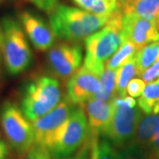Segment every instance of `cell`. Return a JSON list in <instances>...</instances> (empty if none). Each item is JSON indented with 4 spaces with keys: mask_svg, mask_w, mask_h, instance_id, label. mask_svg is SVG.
<instances>
[{
    "mask_svg": "<svg viewBox=\"0 0 159 159\" xmlns=\"http://www.w3.org/2000/svg\"><path fill=\"white\" fill-rule=\"evenodd\" d=\"M123 39L132 43L137 51L154 42L159 41V30L156 20L134 15H123L121 22Z\"/></svg>",
    "mask_w": 159,
    "mask_h": 159,
    "instance_id": "30bf717a",
    "label": "cell"
},
{
    "mask_svg": "<svg viewBox=\"0 0 159 159\" xmlns=\"http://www.w3.org/2000/svg\"><path fill=\"white\" fill-rule=\"evenodd\" d=\"M82 59V49L76 43H58L51 48L48 53V63L51 72L61 80L71 77L80 67Z\"/></svg>",
    "mask_w": 159,
    "mask_h": 159,
    "instance_id": "9c48e42d",
    "label": "cell"
},
{
    "mask_svg": "<svg viewBox=\"0 0 159 159\" xmlns=\"http://www.w3.org/2000/svg\"><path fill=\"white\" fill-rule=\"evenodd\" d=\"M0 124L9 144L18 154L24 156L34 144L32 122L15 103L4 102L0 110Z\"/></svg>",
    "mask_w": 159,
    "mask_h": 159,
    "instance_id": "8992f818",
    "label": "cell"
},
{
    "mask_svg": "<svg viewBox=\"0 0 159 159\" xmlns=\"http://www.w3.org/2000/svg\"><path fill=\"white\" fill-rule=\"evenodd\" d=\"M147 159H159V134L146 152Z\"/></svg>",
    "mask_w": 159,
    "mask_h": 159,
    "instance_id": "f1b7e54d",
    "label": "cell"
},
{
    "mask_svg": "<svg viewBox=\"0 0 159 159\" xmlns=\"http://www.w3.org/2000/svg\"><path fill=\"white\" fill-rule=\"evenodd\" d=\"M91 142L90 159H119L120 152L107 139L89 138Z\"/></svg>",
    "mask_w": 159,
    "mask_h": 159,
    "instance_id": "ffe728a7",
    "label": "cell"
},
{
    "mask_svg": "<svg viewBox=\"0 0 159 159\" xmlns=\"http://www.w3.org/2000/svg\"><path fill=\"white\" fill-rule=\"evenodd\" d=\"M34 6L42 11L51 14L58 6L59 0H30Z\"/></svg>",
    "mask_w": 159,
    "mask_h": 159,
    "instance_id": "d4e9b609",
    "label": "cell"
},
{
    "mask_svg": "<svg viewBox=\"0 0 159 159\" xmlns=\"http://www.w3.org/2000/svg\"><path fill=\"white\" fill-rule=\"evenodd\" d=\"M123 15H134L156 20L159 14V0H125L120 3Z\"/></svg>",
    "mask_w": 159,
    "mask_h": 159,
    "instance_id": "9a60e30c",
    "label": "cell"
},
{
    "mask_svg": "<svg viewBox=\"0 0 159 159\" xmlns=\"http://www.w3.org/2000/svg\"><path fill=\"white\" fill-rule=\"evenodd\" d=\"M158 134L159 114H144L138 125L134 137L128 146L146 154Z\"/></svg>",
    "mask_w": 159,
    "mask_h": 159,
    "instance_id": "5bb4252c",
    "label": "cell"
},
{
    "mask_svg": "<svg viewBox=\"0 0 159 159\" xmlns=\"http://www.w3.org/2000/svg\"><path fill=\"white\" fill-rule=\"evenodd\" d=\"M8 146L6 142L0 140V159H5L8 155Z\"/></svg>",
    "mask_w": 159,
    "mask_h": 159,
    "instance_id": "f546056e",
    "label": "cell"
},
{
    "mask_svg": "<svg viewBox=\"0 0 159 159\" xmlns=\"http://www.w3.org/2000/svg\"><path fill=\"white\" fill-rule=\"evenodd\" d=\"M86 113L89 129V138H98L107 128L111 113L112 101L91 99L86 103Z\"/></svg>",
    "mask_w": 159,
    "mask_h": 159,
    "instance_id": "4fadbf2b",
    "label": "cell"
},
{
    "mask_svg": "<svg viewBox=\"0 0 159 159\" xmlns=\"http://www.w3.org/2000/svg\"><path fill=\"white\" fill-rule=\"evenodd\" d=\"M145 87L146 85L143 80L134 78L129 81L128 85L126 87V93L133 98L139 97L142 94Z\"/></svg>",
    "mask_w": 159,
    "mask_h": 159,
    "instance_id": "cb8c5ba5",
    "label": "cell"
},
{
    "mask_svg": "<svg viewBox=\"0 0 159 159\" xmlns=\"http://www.w3.org/2000/svg\"><path fill=\"white\" fill-rule=\"evenodd\" d=\"M143 115L134 98L127 96L115 97L111 120L102 135L116 148H125L133 141Z\"/></svg>",
    "mask_w": 159,
    "mask_h": 159,
    "instance_id": "277c9868",
    "label": "cell"
},
{
    "mask_svg": "<svg viewBox=\"0 0 159 159\" xmlns=\"http://www.w3.org/2000/svg\"><path fill=\"white\" fill-rule=\"evenodd\" d=\"M123 1H125V0H119V2H120V3H122Z\"/></svg>",
    "mask_w": 159,
    "mask_h": 159,
    "instance_id": "836d02e7",
    "label": "cell"
},
{
    "mask_svg": "<svg viewBox=\"0 0 159 159\" xmlns=\"http://www.w3.org/2000/svg\"><path fill=\"white\" fill-rule=\"evenodd\" d=\"M159 102V78L149 82L145 87L138 99V106L144 114L153 112L155 106Z\"/></svg>",
    "mask_w": 159,
    "mask_h": 159,
    "instance_id": "d6986e66",
    "label": "cell"
},
{
    "mask_svg": "<svg viewBox=\"0 0 159 159\" xmlns=\"http://www.w3.org/2000/svg\"><path fill=\"white\" fill-rule=\"evenodd\" d=\"M99 89V76L83 66L68 80L66 99L73 105H82L95 97Z\"/></svg>",
    "mask_w": 159,
    "mask_h": 159,
    "instance_id": "8fae6325",
    "label": "cell"
},
{
    "mask_svg": "<svg viewBox=\"0 0 159 159\" xmlns=\"http://www.w3.org/2000/svg\"><path fill=\"white\" fill-rule=\"evenodd\" d=\"M121 10L110 18L106 25L85 39L84 66L101 76L105 64L122 45L124 39L121 34Z\"/></svg>",
    "mask_w": 159,
    "mask_h": 159,
    "instance_id": "7a4b0ae2",
    "label": "cell"
},
{
    "mask_svg": "<svg viewBox=\"0 0 159 159\" xmlns=\"http://www.w3.org/2000/svg\"><path fill=\"white\" fill-rule=\"evenodd\" d=\"M80 9L92 14L111 18L120 10L119 0H73Z\"/></svg>",
    "mask_w": 159,
    "mask_h": 159,
    "instance_id": "2e32d148",
    "label": "cell"
},
{
    "mask_svg": "<svg viewBox=\"0 0 159 159\" xmlns=\"http://www.w3.org/2000/svg\"><path fill=\"white\" fill-rule=\"evenodd\" d=\"M135 75H138V72L134 56L118 70L116 85V92L118 97H124L126 96V87Z\"/></svg>",
    "mask_w": 159,
    "mask_h": 159,
    "instance_id": "44dd1931",
    "label": "cell"
},
{
    "mask_svg": "<svg viewBox=\"0 0 159 159\" xmlns=\"http://www.w3.org/2000/svg\"><path fill=\"white\" fill-rule=\"evenodd\" d=\"M159 58V41L151 43L136 51L134 55L138 75H142Z\"/></svg>",
    "mask_w": 159,
    "mask_h": 159,
    "instance_id": "ac0fdd59",
    "label": "cell"
},
{
    "mask_svg": "<svg viewBox=\"0 0 159 159\" xmlns=\"http://www.w3.org/2000/svg\"><path fill=\"white\" fill-rule=\"evenodd\" d=\"M61 101V89L57 79L42 75L26 86L21 111L33 122L51 111Z\"/></svg>",
    "mask_w": 159,
    "mask_h": 159,
    "instance_id": "5b68a950",
    "label": "cell"
},
{
    "mask_svg": "<svg viewBox=\"0 0 159 159\" xmlns=\"http://www.w3.org/2000/svg\"><path fill=\"white\" fill-rule=\"evenodd\" d=\"M152 113H155V114H159V102L155 106V108L153 110V112Z\"/></svg>",
    "mask_w": 159,
    "mask_h": 159,
    "instance_id": "4dcf8cb0",
    "label": "cell"
},
{
    "mask_svg": "<svg viewBox=\"0 0 159 159\" xmlns=\"http://www.w3.org/2000/svg\"><path fill=\"white\" fill-rule=\"evenodd\" d=\"M1 56H2V54H1V51H0V64H1Z\"/></svg>",
    "mask_w": 159,
    "mask_h": 159,
    "instance_id": "d6a6232c",
    "label": "cell"
},
{
    "mask_svg": "<svg viewBox=\"0 0 159 159\" xmlns=\"http://www.w3.org/2000/svg\"><path fill=\"white\" fill-rule=\"evenodd\" d=\"M89 135L88 119L83 109L73 108L56 145L51 149L52 157L56 159H61L72 156L85 143Z\"/></svg>",
    "mask_w": 159,
    "mask_h": 159,
    "instance_id": "52a82bcc",
    "label": "cell"
},
{
    "mask_svg": "<svg viewBox=\"0 0 159 159\" xmlns=\"http://www.w3.org/2000/svg\"><path fill=\"white\" fill-rule=\"evenodd\" d=\"M91 149V142L89 138L86 141V142L79 148L77 154L70 159H89V151Z\"/></svg>",
    "mask_w": 159,
    "mask_h": 159,
    "instance_id": "83f0119b",
    "label": "cell"
},
{
    "mask_svg": "<svg viewBox=\"0 0 159 159\" xmlns=\"http://www.w3.org/2000/svg\"><path fill=\"white\" fill-rule=\"evenodd\" d=\"M117 74L118 70L105 67L104 71L99 77L100 89L92 99H97L102 101H112L115 97H118L116 92Z\"/></svg>",
    "mask_w": 159,
    "mask_h": 159,
    "instance_id": "e0dca14e",
    "label": "cell"
},
{
    "mask_svg": "<svg viewBox=\"0 0 159 159\" xmlns=\"http://www.w3.org/2000/svg\"><path fill=\"white\" fill-rule=\"evenodd\" d=\"M144 82L149 83L159 78V58L141 75Z\"/></svg>",
    "mask_w": 159,
    "mask_h": 159,
    "instance_id": "484cf974",
    "label": "cell"
},
{
    "mask_svg": "<svg viewBox=\"0 0 159 159\" xmlns=\"http://www.w3.org/2000/svg\"><path fill=\"white\" fill-rule=\"evenodd\" d=\"M137 49L132 43L124 40L122 45L115 52L112 57L105 64V67L113 70H119L136 53Z\"/></svg>",
    "mask_w": 159,
    "mask_h": 159,
    "instance_id": "7402d4cb",
    "label": "cell"
},
{
    "mask_svg": "<svg viewBox=\"0 0 159 159\" xmlns=\"http://www.w3.org/2000/svg\"><path fill=\"white\" fill-rule=\"evenodd\" d=\"M22 159H54V157L47 148L34 144L23 156Z\"/></svg>",
    "mask_w": 159,
    "mask_h": 159,
    "instance_id": "603a6c76",
    "label": "cell"
},
{
    "mask_svg": "<svg viewBox=\"0 0 159 159\" xmlns=\"http://www.w3.org/2000/svg\"><path fill=\"white\" fill-rule=\"evenodd\" d=\"M20 22L37 51H45L52 48L56 35L43 19L31 11H24L20 14Z\"/></svg>",
    "mask_w": 159,
    "mask_h": 159,
    "instance_id": "7c38bea8",
    "label": "cell"
},
{
    "mask_svg": "<svg viewBox=\"0 0 159 159\" xmlns=\"http://www.w3.org/2000/svg\"><path fill=\"white\" fill-rule=\"evenodd\" d=\"M119 159H147L146 154L127 146L120 152Z\"/></svg>",
    "mask_w": 159,
    "mask_h": 159,
    "instance_id": "4316f807",
    "label": "cell"
},
{
    "mask_svg": "<svg viewBox=\"0 0 159 159\" xmlns=\"http://www.w3.org/2000/svg\"><path fill=\"white\" fill-rule=\"evenodd\" d=\"M0 51L8 73L16 75L28 69L32 61V51L21 25L6 16L1 22Z\"/></svg>",
    "mask_w": 159,
    "mask_h": 159,
    "instance_id": "3957f363",
    "label": "cell"
},
{
    "mask_svg": "<svg viewBox=\"0 0 159 159\" xmlns=\"http://www.w3.org/2000/svg\"><path fill=\"white\" fill-rule=\"evenodd\" d=\"M156 24H157V29H158L159 30V14L158 16H157V18L156 19Z\"/></svg>",
    "mask_w": 159,
    "mask_h": 159,
    "instance_id": "1f68e13d",
    "label": "cell"
},
{
    "mask_svg": "<svg viewBox=\"0 0 159 159\" xmlns=\"http://www.w3.org/2000/svg\"><path fill=\"white\" fill-rule=\"evenodd\" d=\"M71 111L72 104L67 99H64L49 113L33 121L34 144L47 148L51 152L57 143Z\"/></svg>",
    "mask_w": 159,
    "mask_h": 159,
    "instance_id": "ba28073f",
    "label": "cell"
},
{
    "mask_svg": "<svg viewBox=\"0 0 159 159\" xmlns=\"http://www.w3.org/2000/svg\"><path fill=\"white\" fill-rule=\"evenodd\" d=\"M109 20L62 4H58L50 14V24L56 37L69 43L86 39L103 28Z\"/></svg>",
    "mask_w": 159,
    "mask_h": 159,
    "instance_id": "6da1fadb",
    "label": "cell"
}]
</instances>
